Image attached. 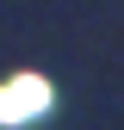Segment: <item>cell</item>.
Returning <instances> with one entry per match:
<instances>
[{"label": "cell", "instance_id": "1", "mask_svg": "<svg viewBox=\"0 0 124 130\" xmlns=\"http://www.w3.org/2000/svg\"><path fill=\"white\" fill-rule=\"evenodd\" d=\"M43 105H50V80L43 74H12L6 87H0V124H25V118H37Z\"/></svg>", "mask_w": 124, "mask_h": 130}]
</instances>
